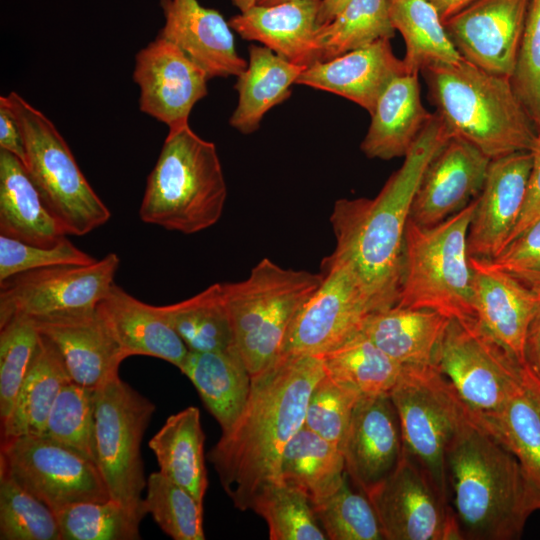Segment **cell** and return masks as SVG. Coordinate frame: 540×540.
<instances>
[{"instance_id":"49","label":"cell","mask_w":540,"mask_h":540,"mask_svg":"<svg viewBox=\"0 0 540 540\" xmlns=\"http://www.w3.org/2000/svg\"><path fill=\"white\" fill-rule=\"evenodd\" d=\"M512 87L537 129L540 128V0H530Z\"/></svg>"},{"instance_id":"9","label":"cell","mask_w":540,"mask_h":540,"mask_svg":"<svg viewBox=\"0 0 540 540\" xmlns=\"http://www.w3.org/2000/svg\"><path fill=\"white\" fill-rule=\"evenodd\" d=\"M389 395L399 417L404 450L450 506L446 453L470 417L469 410L436 366H404Z\"/></svg>"},{"instance_id":"27","label":"cell","mask_w":540,"mask_h":540,"mask_svg":"<svg viewBox=\"0 0 540 540\" xmlns=\"http://www.w3.org/2000/svg\"><path fill=\"white\" fill-rule=\"evenodd\" d=\"M419 74L395 77L370 113L371 122L360 145L371 159L405 157L432 119L421 101Z\"/></svg>"},{"instance_id":"24","label":"cell","mask_w":540,"mask_h":540,"mask_svg":"<svg viewBox=\"0 0 540 540\" xmlns=\"http://www.w3.org/2000/svg\"><path fill=\"white\" fill-rule=\"evenodd\" d=\"M407 73L393 52L390 39L349 51L305 68L296 84L344 97L369 113L387 85Z\"/></svg>"},{"instance_id":"47","label":"cell","mask_w":540,"mask_h":540,"mask_svg":"<svg viewBox=\"0 0 540 540\" xmlns=\"http://www.w3.org/2000/svg\"><path fill=\"white\" fill-rule=\"evenodd\" d=\"M360 397L355 390L325 373L310 394L304 425L341 448Z\"/></svg>"},{"instance_id":"57","label":"cell","mask_w":540,"mask_h":540,"mask_svg":"<svg viewBox=\"0 0 540 540\" xmlns=\"http://www.w3.org/2000/svg\"><path fill=\"white\" fill-rule=\"evenodd\" d=\"M233 5L244 12L256 4V0H231Z\"/></svg>"},{"instance_id":"17","label":"cell","mask_w":540,"mask_h":540,"mask_svg":"<svg viewBox=\"0 0 540 540\" xmlns=\"http://www.w3.org/2000/svg\"><path fill=\"white\" fill-rule=\"evenodd\" d=\"M530 0H476L445 20L461 57L479 68L511 77Z\"/></svg>"},{"instance_id":"46","label":"cell","mask_w":540,"mask_h":540,"mask_svg":"<svg viewBox=\"0 0 540 540\" xmlns=\"http://www.w3.org/2000/svg\"><path fill=\"white\" fill-rule=\"evenodd\" d=\"M312 507L328 539H385L369 498L351 490L347 477L333 494Z\"/></svg>"},{"instance_id":"23","label":"cell","mask_w":540,"mask_h":540,"mask_svg":"<svg viewBox=\"0 0 540 540\" xmlns=\"http://www.w3.org/2000/svg\"><path fill=\"white\" fill-rule=\"evenodd\" d=\"M164 25L158 36L178 46L209 78L239 76L247 67L223 15L198 0H159Z\"/></svg>"},{"instance_id":"1","label":"cell","mask_w":540,"mask_h":540,"mask_svg":"<svg viewBox=\"0 0 540 540\" xmlns=\"http://www.w3.org/2000/svg\"><path fill=\"white\" fill-rule=\"evenodd\" d=\"M324 374L321 355L282 354L251 377L242 413L207 454L237 509H251L260 489L279 480L282 452L304 425L310 394Z\"/></svg>"},{"instance_id":"52","label":"cell","mask_w":540,"mask_h":540,"mask_svg":"<svg viewBox=\"0 0 540 540\" xmlns=\"http://www.w3.org/2000/svg\"><path fill=\"white\" fill-rule=\"evenodd\" d=\"M0 149L12 153L24 165L26 164V151L19 122L2 96L0 97Z\"/></svg>"},{"instance_id":"41","label":"cell","mask_w":540,"mask_h":540,"mask_svg":"<svg viewBox=\"0 0 540 540\" xmlns=\"http://www.w3.org/2000/svg\"><path fill=\"white\" fill-rule=\"evenodd\" d=\"M61 540H139L143 515L122 503L87 501L55 513Z\"/></svg>"},{"instance_id":"10","label":"cell","mask_w":540,"mask_h":540,"mask_svg":"<svg viewBox=\"0 0 540 540\" xmlns=\"http://www.w3.org/2000/svg\"><path fill=\"white\" fill-rule=\"evenodd\" d=\"M155 405L119 376L95 390L97 466L111 499L147 514L141 443Z\"/></svg>"},{"instance_id":"22","label":"cell","mask_w":540,"mask_h":540,"mask_svg":"<svg viewBox=\"0 0 540 540\" xmlns=\"http://www.w3.org/2000/svg\"><path fill=\"white\" fill-rule=\"evenodd\" d=\"M477 321L524 367V344L538 295L489 260L469 256Z\"/></svg>"},{"instance_id":"7","label":"cell","mask_w":540,"mask_h":540,"mask_svg":"<svg viewBox=\"0 0 540 540\" xmlns=\"http://www.w3.org/2000/svg\"><path fill=\"white\" fill-rule=\"evenodd\" d=\"M476 199L443 222L409 218L396 306L431 309L450 319H476L467 235Z\"/></svg>"},{"instance_id":"39","label":"cell","mask_w":540,"mask_h":540,"mask_svg":"<svg viewBox=\"0 0 540 540\" xmlns=\"http://www.w3.org/2000/svg\"><path fill=\"white\" fill-rule=\"evenodd\" d=\"M395 31L388 0H352L318 29V61L331 60L380 39L391 40Z\"/></svg>"},{"instance_id":"19","label":"cell","mask_w":540,"mask_h":540,"mask_svg":"<svg viewBox=\"0 0 540 540\" xmlns=\"http://www.w3.org/2000/svg\"><path fill=\"white\" fill-rule=\"evenodd\" d=\"M531 167V151L491 159L468 229L470 257L492 260L507 245L524 205Z\"/></svg>"},{"instance_id":"38","label":"cell","mask_w":540,"mask_h":540,"mask_svg":"<svg viewBox=\"0 0 540 540\" xmlns=\"http://www.w3.org/2000/svg\"><path fill=\"white\" fill-rule=\"evenodd\" d=\"M160 308L190 352L225 351L234 347L222 283Z\"/></svg>"},{"instance_id":"6","label":"cell","mask_w":540,"mask_h":540,"mask_svg":"<svg viewBox=\"0 0 540 540\" xmlns=\"http://www.w3.org/2000/svg\"><path fill=\"white\" fill-rule=\"evenodd\" d=\"M322 279L321 272L283 268L263 258L246 279L222 283L234 347L251 377L280 357L293 319Z\"/></svg>"},{"instance_id":"8","label":"cell","mask_w":540,"mask_h":540,"mask_svg":"<svg viewBox=\"0 0 540 540\" xmlns=\"http://www.w3.org/2000/svg\"><path fill=\"white\" fill-rule=\"evenodd\" d=\"M2 97L22 131L25 167L65 234L83 236L108 222L110 210L88 183L53 122L15 91Z\"/></svg>"},{"instance_id":"50","label":"cell","mask_w":540,"mask_h":540,"mask_svg":"<svg viewBox=\"0 0 540 540\" xmlns=\"http://www.w3.org/2000/svg\"><path fill=\"white\" fill-rule=\"evenodd\" d=\"M489 261L540 294V219Z\"/></svg>"},{"instance_id":"3","label":"cell","mask_w":540,"mask_h":540,"mask_svg":"<svg viewBox=\"0 0 540 540\" xmlns=\"http://www.w3.org/2000/svg\"><path fill=\"white\" fill-rule=\"evenodd\" d=\"M450 506L461 538H520L540 502L514 454L470 413L446 453Z\"/></svg>"},{"instance_id":"16","label":"cell","mask_w":540,"mask_h":540,"mask_svg":"<svg viewBox=\"0 0 540 540\" xmlns=\"http://www.w3.org/2000/svg\"><path fill=\"white\" fill-rule=\"evenodd\" d=\"M209 79L178 46L158 35L135 57L139 109L169 130L189 124L194 105L208 93Z\"/></svg>"},{"instance_id":"37","label":"cell","mask_w":540,"mask_h":540,"mask_svg":"<svg viewBox=\"0 0 540 540\" xmlns=\"http://www.w3.org/2000/svg\"><path fill=\"white\" fill-rule=\"evenodd\" d=\"M321 357L327 375L361 396L389 394L404 369L361 331Z\"/></svg>"},{"instance_id":"58","label":"cell","mask_w":540,"mask_h":540,"mask_svg":"<svg viewBox=\"0 0 540 540\" xmlns=\"http://www.w3.org/2000/svg\"><path fill=\"white\" fill-rule=\"evenodd\" d=\"M286 0H256V4L259 5H273L284 2Z\"/></svg>"},{"instance_id":"45","label":"cell","mask_w":540,"mask_h":540,"mask_svg":"<svg viewBox=\"0 0 540 540\" xmlns=\"http://www.w3.org/2000/svg\"><path fill=\"white\" fill-rule=\"evenodd\" d=\"M0 419L12 409L38 350L41 334L33 319L15 316L0 326Z\"/></svg>"},{"instance_id":"34","label":"cell","mask_w":540,"mask_h":540,"mask_svg":"<svg viewBox=\"0 0 540 540\" xmlns=\"http://www.w3.org/2000/svg\"><path fill=\"white\" fill-rule=\"evenodd\" d=\"M346 477L341 448L305 425L282 452L279 480L304 492L312 505L333 494Z\"/></svg>"},{"instance_id":"53","label":"cell","mask_w":540,"mask_h":540,"mask_svg":"<svg viewBox=\"0 0 540 540\" xmlns=\"http://www.w3.org/2000/svg\"><path fill=\"white\" fill-rule=\"evenodd\" d=\"M537 295L538 306L525 338L523 369L540 382V294Z\"/></svg>"},{"instance_id":"40","label":"cell","mask_w":540,"mask_h":540,"mask_svg":"<svg viewBox=\"0 0 540 540\" xmlns=\"http://www.w3.org/2000/svg\"><path fill=\"white\" fill-rule=\"evenodd\" d=\"M251 509L265 520L271 540L328 539L307 495L280 480L264 485Z\"/></svg>"},{"instance_id":"43","label":"cell","mask_w":540,"mask_h":540,"mask_svg":"<svg viewBox=\"0 0 540 540\" xmlns=\"http://www.w3.org/2000/svg\"><path fill=\"white\" fill-rule=\"evenodd\" d=\"M95 390L73 381L60 390L44 433L97 464L95 448Z\"/></svg>"},{"instance_id":"44","label":"cell","mask_w":540,"mask_h":540,"mask_svg":"<svg viewBox=\"0 0 540 540\" xmlns=\"http://www.w3.org/2000/svg\"><path fill=\"white\" fill-rule=\"evenodd\" d=\"M0 539L61 540L55 513L0 470Z\"/></svg>"},{"instance_id":"30","label":"cell","mask_w":540,"mask_h":540,"mask_svg":"<svg viewBox=\"0 0 540 540\" xmlns=\"http://www.w3.org/2000/svg\"><path fill=\"white\" fill-rule=\"evenodd\" d=\"M246 69L234 85L238 102L229 124L242 134L254 133L264 115L286 101L305 67L279 56L264 45L251 44Z\"/></svg>"},{"instance_id":"25","label":"cell","mask_w":540,"mask_h":540,"mask_svg":"<svg viewBox=\"0 0 540 540\" xmlns=\"http://www.w3.org/2000/svg\"><path fill=\"white\" fill-rule=\"evenodd\" d=\"M321 0L255 4L229 19L242 39L257 41L284 59L309 67L318 61L317 32Z\"/></svg>"},{"instance_id":"13","label":"cell","mask_w":540,"mask_h":540,"mask_svg":"<svg viewBox=\"0 0 540 540\" xmlns=\"http://www.w3.org/2000/svg\"><path fill=\"white\" fill-rule=\"evenodd\" d=\"M119 264L118 255L109 253L88 265L41 268L0 282V326L15 316L41 319L95 310Z\"/></svg>"},{"instance_id":"51","label":"cell","mask_w":540,"mask_h":540,"mask_svg":"<svg viewBox=\"0 0 540 540\" xmlns=\"http://www.w3.org/2000/svg\"><path fill=\"white\" fill-rule=\"evenodd\" d=\"M531 154L532 167L528 179L524 205L508 243L540 219V128L537 131Z\"/></svg>"},{"instance_id":"48","label":"cell","mask_w":540,"mask_h":540,"mask_svg":"<svg viewBox=\"0 0 540 540\" xmlns=\"http://www.w3.org/2000/svg\"><path fill=\"white\" fill-rule=\"evenodd\" d=\"M96 259L66 236L54 245H34L0 234V282L27 271L61 265H88Z\"/></svg>"},{"instance_id":"29","label":"cell","mask_w":540,"mask_h":540,"mask_svg":"<svg viewBox=\"0 0 540 540\" xmlns=\"http://www.w3.org/2000/svg\"><path fill=\"white\" fill-rule=\"evenodd\" d=\"M0 234L34 245H54L66 236L25 165L0 149Z\"/></svg>"},{"instance_id":"12","label":"cell","mask_w":540,"mask_h":540,"mask_svg":"<svg viewBox=\"0 0 540 540\" xmlns=\"http://www.w3.org/2000/svg\"><path fill=\"white\" fill-rule=\"evenodd\" d=\"M0 470L54 513L79 502L111 499L95 462L45 435L3 439Z\"/></svg>"},{"instance_id":"14","label":"cell","mask_w":540,"mask_h":540,"mask_svg":"<svg viewBox=\"0 0 540 540\" xmlns=\"http://www.w3.org/2000/svg\"><path fill=\"white\" fill-rule=\"evenodd\" d=\"M323 279L293 319L282 354H324L361 331L372 313L351 267L333 257L321 264Z\"/></svg>"},{"instance_id":"32","label":"cell","mask_w":540,"mask_h":540,"mask_svg":"<svg viewBox=\"0 0 540 540\" xmlns=\"http://www.w3.org/2000/svg\"><path fill=\"white\" fill-rule=\"evenodd\" d=\"M204 443L200 411L189 406L170 415L148 444L159 471L201 503L208 487Z\"/></svg>"},{"instance_id":"55","label":"cell","mask_w":540,"mask_h":540,"mask_svg":"<svg viewBox=\"0 0 540 540\" xmlns=\"http://www.w3.org/2000/svg\"><path fill=\"white\" fill-rule=\"evenodd\" d=\"M437 9L444 22L476 0H429Z\"/></svg>"},{"instance_id":"18","label":"cell","mask_w":540,"mask_h":540,"mask_svg":"<svg viewBox=\"0 0 540 540\" xmlns=\"http://www.w3.org/2000/svg\"><path fill=\"white\" fill-rule=\"evenodd\" d=\"M491 159L472 143L450 136L428 163L415 193L410 219L435 226L476 199Z\"/></svg>"},{"instance_id":"2","label":"cell","mask_w":540,"mask_h":540,"mask_svg":"<svg viewBox=\"0 0 540 540\" xmlns=\"http://www.w3.org/2000/svg\"><path fill=\"white\" fill-rule=\"evenodd\" d=\"M450 134L433 113L403 164L374 198H342L334 203L330 223L336 240L331 255L356 274L372 312L398 300L404 237L421 177Z\"/></svg>"},{"instance_id":"35","label":"cell","mask_w":540,"mask_h":540,"mask_svg":"<svg viewBox=\"0 0 540 540\" xmlns=\"http://www.w3.org/2000/svg\"><path fill=\"white\" fill-rule=\"evenodd\" d=\"M388 2L392 25L405 43L402 60L407 73L419 74L431 65L453 63L462 58L429 0Z\"/></svg>"},{"instance_id":"54","label":"cell","mask_w":540,"mask_h":540,"mask_svg":"<svg viewBox=\"0 0 540 540\" xmlns=\"http://www.w3.org/2000/svg\"><path fill=\"white\" fill-rule=\"evenodd\" d=\"M352 0H321L318 12V24L330 23Z\"/></svg>"},{"instance_id":"28","label":"cell","mask_w":540,"mask_h":540,"mask_svg":"<svg viewBox=\"0 0 540 540\" xmlns=\"http://www.w3.org/2000/svg\"><path fill=\"white\" fill-rule=\"evenodd\" d=\"M450 321L431 309L395 305L370 313L361 332L405 367H437Z\"/></svg>"},{"instance_id":"4","label":"cell","mask_w":540,"mask_h":540,"mask_svg":"<svg viewBox=\"0 0 540 540\" xmlns=\"http://www.w3.org/2000/svg\"><path fill=\"white\" fill-rule=\"evenodd\" d=\"M428 97L450 136L472 143L490 159L531 151L538 129L509 77L461 58L421 72Z\"/></svg>"},{"instance_id":"26","label":"cell","mask_w":540,"mask_h":540,"mask_svg":"<svg viewBox=\"0 0 540 540\" xmlns=\"http://www.w3.org/2000/svg\"><path fill=\"white\" fill-rule=\"evenodd\" d=\"M97 310L127 357L151 356L179 370L184 365L189 350L160 306L146 304L113 284Z\"/></svg>"},{"instance_id":"36","label":"cell","mask_w":540,"mask_h":540,"mask_svg":"<svg viewBox=\"0 0 540 540\" xmlns=\"http://www.w3.org/2000/svg\"><path fill=\"white\" fill-rule=\"evenodd\" d=\"M474 418L514 454L540 502V407L525 376L498 414Z\"/></svg>"},{"instance_id":"21","label":"cell","mask_w":540,"mask_h":540,"mask_svg":"<svg viewBox=\"0 0 540 540\" xmlns=\"http://www.w3.org/2000/svg\"><path fill=\"white\" fill-rule=\"evenodd\" d=\"M33 321L60 353L73 382L98 389L119 376L128 357L97 308Z\"/></svg>"},{"instance_id":"5","label":"cell","mask_w":540,"mask_h":540,"mask_svg":"<svg viewBox=\"0 0 540 540\" xmlns=\"http://www.w3.org/2000/svg\"><path fill=\"white\" fill-rule=\"evenodd\" d=\"M226 198L215 144L188 124L169 130L147 177L139 217L169 231L195 234L219 221Z\"/></svg>"},{"instance_id":"31","label":"cell","mask_w":540,"mask_h":540,"mask_svg":"<svg viewBox=\"0 0 540 540\" xmlns=\"http://www.w3.org/2000/svg\"><path fill=\"white\" fill-rule=\"evenodd\" d=\"M180 371L193 383L221 431L230 429L242 413L251 388V375L236 348L189 351Z\"/></svg>"},{"instance_id":"42","label":"cell","mask_w":540,"mask_h":540,"mask_svg":"<svg viewBox=\"0 0 540 540\" xmlns=\"http://www.w3.org/2000/svg\"><path fill=\"white\" fill-rule=\"evenodd\" d=\"M147 513L174 540H204L203 503L162 472H152L143 498Z\"/></svg>"},{"instance_id":"33","label":"cell","mask_w":540,"mask_h":540,"mask_svg":"<svg viewBox=\"0 0 540 540\" xmlns=\"http://www.w3.org/2000/svg\"><path fill=\"white\" fill-rule=\"evenodd\" d=\"M71 381L60 353L54 344L41 334L38 350L13 409L8 419L1 424L2 440L42 435L60 390Z\"/></svg>"},{"instance_id":"15","label":"cell","mask_w":540,"mask_h":540,"mask_svg":"<svg viewBox=\"0 0 540 540\" xmlns=\"http://www.w3.org/2000/svg\"><path fill=\"white\" fill-rule=\"evenodd\" d=\"M386 540H459L451 507L403 448L395 469L365 494Z\"/></svg>"},{"instance_id":"20","label":"cell","mask_w":540,"mask_h":540,"mask_svg":"<svg viewBox=\"0 0 540 540\" xmlns=\"http://www.w3.org/2000/svg\"><path fill=\"white\" fill-rule=\"evenodd\" d=\"M341 450L347 476L364 494L395 469L403 453V441L389 394L360 397Z\"/></svg>"},{"instance_id":"11","label":"cell","mask_w":540,"mask_h":540,"mask_svg":"<svg viewBox=\"0 0 540 540\" xmlns=\"http://www.w3.org/2000/svg\"><path fill=\"white\" fill-rule=\"evenodd\" d=\"M437 368L477 418L498 414L524 379L521 365L477 319H451Z\"/></svg>"},{"instance_id":"56","label":"cell","mask_w":540,"mask_h":540,"mask_svg":"<svg viewBox=\"0 0 540 540\" xmlns=\"http://www.w3.org/2000/svg\"><path fill=\"white\" fill-rule=\"evenodd\" d=\"M524 376L527 384L529 385L530 389L532 390L538 404L540 407V382L537 381L535 378H533L528 372L524 370Z\"/></svg>"}]
</instances>
